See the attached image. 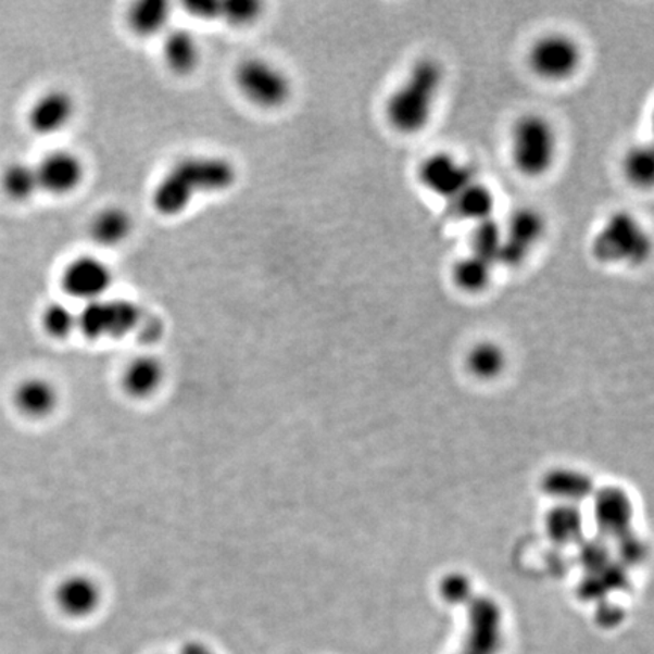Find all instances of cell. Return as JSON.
<instances>
[{"mask_svg": "<svg viewBox=\"0 0 654 654\" xmlns=\"http://www.w3.org/2000/svg\"><path fill=\"white\" fill-rule=\"evenodd\" d=\"M40 190L53 196H67L78 190L86 178V165L68 150L50 152L36 165Z\"/></svg>", "mask_w": 654, "mask_h": 654, "instance_id": "11", "label": "cell"}, {"mask_svg": "<svg viewBox=\"0 0 654 654\" xmlns=\"http://www.w3.org/2000/svg\"><path fill=\"white\" fill-rule=\"evenodd\" d=\"M141 320L140 306L130 300L99 299L78 313V329L88 340L122 338L134 332Z\"/></svg>", "mask_w": 654, "mask_h": 654, "instance_id": "6", "label": "cell"}, {"mask_svg": "<svg viewBox=\"0 0 654 654\" xmlns=\"http://www.w3.org/2000/svg\"><path fill=\"white\" fill-rule=\"evenodd\" d=\"M180 654H215L213 650L207 647L205 644H200V642H190V644L184 645L183 652Z\"/></svg>", "mask_w": 654, "mask_h": 654, "instance_id": "27", "label": "cell"}, {"mask_svg": "<svg viewBox=\"0 0 654 654\" xmlns=\"http://www.w3.org/2000/svg\"><path fill=\"white\" fill-rule=\"evenodd\" d=\"M544 234L545 221L540 211L533 207L515 211L507 222L506 229H503L500 264L518 267L525 263Z\"/></svg>", "mask_w": 654, "mask_h": 654, "instance_id": "10", "label": "cell"}, {"mask_svg": "<svg viewBox=\"0 0 654 654\" xmlns=\"http://www.w3.org/2000/svg\"><path fill=\"white\" fill-rule=\"evenodd\" d=\"M113 282L110 265L96 256L75 257L61 273V287L65 294L86 303L105 298Z\"/></svg>", "mask_w": 654, "mask_h": 654, "instance_id": "8", "label": "cell"}, {"mask_svg": "<svg viewBox=\"0 0 654 654\" xmlns=\"http://www.w3.org/2000/svg\"><path fill=\"white\" fill-rule=\"evenodd\" d=\"M582 64V49L564 33H550L534 41L529 50V65L534 75L562 83L576 75Z\"/></svg>", "mask_w": 654, "mask_h": 654, "instance_id": "7", "label": "cell"}, {"mask_svg": "<svg viewBox=\"0 0 654 654\" xmlns=\"http://www.w3.org/2000/svg\"><path fill=\"white\" fill-rule=\"evenodd\" d=\"M261 14V3L253 0H229L221 2L218 17L226 18L232 25H249L255 22Z\"/></svg>", "mask_w": 654, "mask_h": 654, "instance_id": "26", "label": "cell"}, {"mask_svg": "<svg viewBox=\"0 0 654 654\" xmlns=\"http://www.w3.org/2000/svg\"><path fill=\"white\" fill-rule=\"evenodd\" d=\"M444 68L433 58H422L385 105L387 121L402 134H417L432 121L435 108L444 87Z\"/></svg>", "mask_w": 654, "mask_h": 654, "instance_id": "2", "label": "cell"}, {"mask_svg": "<svg viewBox=\"0 0 654 654\" xmlns=\"http://www.w3.org/2000/svg\"><path fill=\"white\" fill-rule=\"evenodd\" d=\"M511 156L523 175L529 178L548 175L557 156L555 126L540 114L519 117L511 133Z\"/></svg>", "mask_w": 654, "mask_h": 654, "instance_id": "3", "label": "cell"}, {"mask_svg": "<svg viewBox=\"0 0 654 654\" xmlns=\"http://www.w3.org/2000/svg\"><path fill=\"white\" fill-rule=\"evenodd\" d=\"M165 64L176 75L186 76L194 72L200 63V45L188 29L171 30L164 38Z\"/></svg>", "mask_w": 654, "mask_h": 654, "instance_id": "16", "label": "cell"}, {"mask_svg": "<svg viewBox=\"0 0 654 654\" xmlns=\"http://www.w3.org/2000/svg\"><path fill=\"white\" fill-rule=\"evenodd\" d=\"M0 187L14 202H28L40 191L36 165L22 161L8 164L0 176Z\"/></svg>", "mask_w": 654, "mask_h": 654, "instance_id": "21", "label": "cell"}, {"mask_svg": "<svg viewBox=\"0 0 654 654\" xmlns=\"http://www.w3.org/2000/svg\"><path fill=\"white\" fill-rule=\"evenodd\" d=\"M494 206V192L477 179L473 180L465 190L461 191L460 194L450 202V207H452L453 213H455L457 217L475 223L492 218Z\"/></svg>", "mask_w": 654, "mask_h": 654, "instance_id": "20", "label": "cell"}, {"mask_svg": "<svg viewBox=\"0 0 654 654\" xmlns=\"http://www.w3.org/2000/svg\"><path fill=\"white\" fill-rule=\"evenodd\" d=\"M134 221L128 211L121 206H108L99 211L90 223V235L96 244L103 248L121 246L130 237Z\"/></svg>", "mask_w": 654, "mask_h": 654, "instance_id": "17", "label": "cell"}, {"mask_svg": "<svg viewBox=\"0 0 654 654\" xmlns=\"http://www.w3.org/2000/svg\"><path fill=\"white\" fill-rule=\"evenodd\" d=\"M418 180L427 191L449 200L476 180L475 172L450 153L438 152L425 158L418 167Z\"/></svg>", "mask_w": 654, "mask_h": 654, "instance_id": "9", "label": "cell"}, {"mask_svg": "<svg viewBox=\"0 0 654 654\" xmlns=\"http://www.w3.org/2000/svg\"><path fill=\"white\" fill-rule=\"evenodd\" d=\"M163 380V364L152 356L137 357L123 373V387L133 398L138 399L149 398L160 390Z\"/></svg>", "mask_w": 654, "mask_h": 654, "instance_id": "18", "label": "cell"}, {"mask_svg": "<svg viewBox=\"0 0 654 654\" xmlns=\"http://www.w3.org/2000/svg\"><path fill=\"white\" fill-rule=\"evenodd\" d=\"M492 272H494V265L487 263L482 257L468 253L453 265L452 278L461 290L479 292L490 285Z\"/></svg>", "mask_w": 654, "mask_h": 654, "instance_id": "22", "label": "cell"}, {"mask_svg": "<svg viewBox=\"0 0 654 654\" xmlns=\"http://www.w3.org/2000/svg\"><path fill=\"white\" fill-rule=\"evenodd\" d=\"M14 403L26 417H48L58 405L55 385L41 377L23 380L14 392Z\"/></svg>", "mask_w": 654, "mask_h": 654, "instance_id": "15", "label": "cell"}, {"mask_svg": "<svg viewBox=\"0 0 654 654\" xmlns=\"http://www.w3.org/2000/svg\"><path fill=\"white\" fill-rule=\"evenodd\" d=\"M171 17V3L165 0H140L129 8L128 25L136 36L149 38L163 33Z\"/></svg>", "mask_w": 654, "mask_h": 654, "instance_id": "19", "label": "cell"}, {"mask_svg": "<svg viewBox=\"0 0 654 654\" xmlns=\"http://www.w3.org/2000/svg\"><path fill=\"white\" fill-rule=\"evenodd\" d=\"M102 591L99 584L88 576H68L58 584L56 606L72 618L90 617L99 609Z\"/></svg>", "mask_w": 654, "mask_h": 654, "instance_id": "13", "label": "cell"}, {"mask_svg": "<svg viewBox=\"0 0 654 654\" xmlns=\"http://www.w3.org/2000/svg\"><path fill=\"white\" fill-rule=\"evenodd\" d=\"M237 179V167L226 158L215 155L183 158L161 176L153 188V210L164 217H176L186 213L198 196L229 190Z\"/></svg>", "mask_w": 654, "mask_h": 654, "instance_id": "1", "label": "cell"}, {"mask_svg": "<svg viewBox=\"0 0 654 654\" xmlns=\"http://www.w3.org/2000/svg\"><path fill=\"white\" fill-rule=\"evenodd\" d=\"M652 253V240L642 223L626 211L607 218L592 240V256L603 264L641 265Z\"/></svg>", "mask_w": 654, "mask_h": 654, "instance_id": "4", "label": "cell"}, {"mask_svg": "<svg viewBox=\"0 0 654 654\" xmlns=\"http://www.w3.org/2000/svg\"><path fill=\"white\" fill-rule=\"evenodd\" d=\"M235 86L253 105L264 110L284 106L291 98L292 84L287 73L264 58H246L235 68Z\"/></svg>", "mask_w": 654, "mask_h": 654, "instance_id": "5", "label": "cell"}, {"mask_svg": "<svg viewBox=\"0 0 654 654\" xmlns=\"http://www.w3.org/2000/svg\"><path fill=\"white\" fill-rule=\"evenodd\" d=\"M622 171L627 180L633 186L645 188L652 186L654 175V156L649 146H634L625 156Z\"/></svg>", "mask_w": 654, "mask_h": 654, "instance_id": "24", "label": "cell"}, {"mask_svg": "<svg viewBox=\"0 0 654 654\" xmlns=\"http://www.w3.org/2000/svg\"><path fill=\"white\" fill-rule=\"evenodd\" d=\"M75 113V98L63 88H52L34 100L26 118L37 136H53L67 128Z\"/></svg>", "mask_w": 654, "mask_h": 654, "instance_id": "12", "label": "cell"}, {"mask_svg": "<svg viewBox=\"0 0 654 654\" xmlns=\"http://www.w3.org/2000/svg\"><path fill=\"white\" fill-rule=\"evenodd\" d=\"M503 229L494 218L476 223L471 237V255L482 257L492 265L500 264V250H502Z\"/></svg>", "mask_w": 654, "mask_h": 654, "instance_id": "23", "label": "cell"}, {"mask_svg": "<svg viewBox=\"0 0 654 654\" xmlns=\"http://www.w3.org/2000/svg\"><path fill=\"white\" fill-rule=\"evenodd\" d=\"M45 332L56 340L67 338L73 330L78 329V313L65 303L53 302L45 307L41 315Z\"/></svg>", "mask_w": 654, "mask_h": 654, "instance_id": "25", "label": "cell"}, {"mask_svg": "<svg viewBox=\"0 0 654 654\" xmlns=\"http://www.w3.org/2000/svg\"><path fill=\"white\" fill-rule=\"evenodd\" d=\"M499 615L488 605H476L469 614V632L463 650L457 654H499Z\"/></svg>", "mask_w": 654, "mask_h": 654, "instance_id": "14", "label": "cell"}]
</instances>
